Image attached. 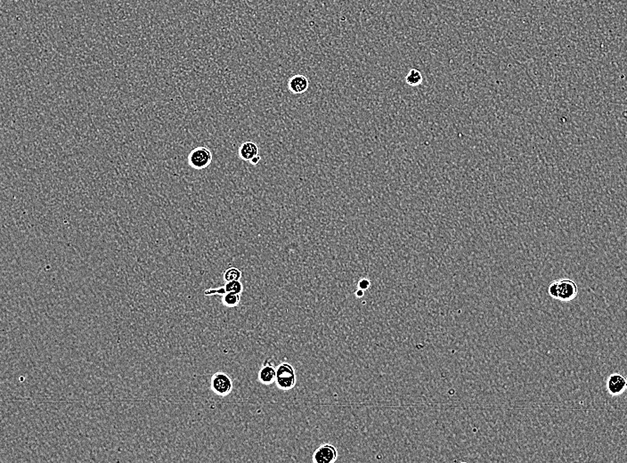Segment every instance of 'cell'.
Wrapping results in <instances>:
<instances>
[{"label":"cell","instance_id":"9c48e42d","mask_svg":"<svg viewBox=\"0 0 627 463\" xmlns=\"http://www.w3.org/2000/svg\"><path fill=\"white\" fill-rule=\"evenodd\" d=\"M309 80L306 76L301 74L292 76L289 79L288 88L294 95H301L308 89Z\"/></svg>","mask_w":627,"mask_h":463},{"label":"cell","instance_id":"9a60e30c","mask_svg":"<svg viewBox=\"0 0 627 463\" xmlns=\"http://www.w3.org/2000/svg\"><path fill=\"white\" fill-rule=\"evenodd\" d=\"M357 286H358L359 289H362V290H364V291H366V290H368V289L370 288V286H371V282H370V280L367 279V278H363V279H361V280L358 282Z\"/></svg>","mask_w":627,"mask_h":463},{"label":"cell","instance_id":"2e32d148","mask_svg":"<svg viewBox=\"0 0 627 463\" xmlns=\"http://www.w3.org/2000/svg\"><path fill=\"white\" fill-rule=\"evenodd\" d=\"M260 161H261V157H260V155H259L255 156L254 158L252 159V160H250V162H250L253 166H256L260 163Z\"/></svg>","mask_w":627,"mask_h":463},{"label":"cell","instance_id":"8fae6325","mask_svg":"<svg viewBox=\"0 0 627 463\" xmlns=\"http://www.w3.org/2000/svg\"><path fill=\"white\" fill-rule=\"evenodd\" d=\"M242 295L237 292H229L222 296V303L227 307H235L240 304Z\"/></svg>","mask_w":627,"mask_h":463},{"label":"cell","instance_id":"e0dca14e","mask_svg":"<svg viewBox=\"0 0 627 463\" xmlns=\"http://www.w3.org/2000/svg\"><path fill=\"white\" fill-rule=\"evenodd\" d=\"M364 291H364V290H362V289H359V288H358L357 291H356V292H355V294H356V296H357V298H363L364 295Z\"/></svg>","mask_w":627,"mask_h":463},{"label":"cell","instance_id":"52a82bcc","mask_svg":"<svg viewBox=\"0 0 627 463\" xmlns=\"http://www.w3.org/2000/svg\"><path fill=\"white\" fill-rule=\"evenodd\" d=\"M243 291V285H242L241 281H230V282H226V284L223 286L218 288H211L208 289L204 291L205 296H224L229 292H237L242 294Z\"/></svg>","mask_w":627,"mask_h":463},{"label":"cell","instance_id":"3957f363","mask_svg":"<svg viewBox=\"0 0 627 463\" xmlns=\"http://www.w3.org/2000/svg\"><path fill=\"white\" fill-rule=\"evenodd\" d=\"M210 387L216 395H220V396H226V395H229L233 390L234 383H233L232 378H230L229 375H227L223 372H217L216 374H213L211 377Z\"/></svg>","mask_w":627,"mask_h":463},{"label":"cell","instance_id":"6da1fadb","mask_svg":"<svg viewBox=\"0 0 627 463\" xmlns=\"http://www.w3.org/2000/svg\"><path fill=\"white\" fill-rule=\"evenodd\" d=\"M297 383V376L292 363H281L276 366L275 384L280 390L289 391L294 388Z\"/></svg>","mask_w":627,"mask_h":463},{"label":"cell","instance_id":"ba28073f","mask_svg":"<svg viewBox=\"0 0 627 463\" xmlns=\"http://www.w3.org/2000/svg\"><path fill=\"white\" fill-rule=\"evenodd\" d=\"M607 388L610 395H621L626 388V380L621 374H612L609 376V380H608Z\"/></svg>","mask_w":627,"mask_h":463},{"label":"cell","instance_id":"4fadbf2b","mask_svg":"<svg viewBox=\"0 0 627 463\" xmlns=\"http://www.w3.org/2000/svg\"><path fill=\"white\" fill-rule=\"evenodd\" d=\"M241 278H242V271L234 266L227 268L224 273V279L226 282L240 281Z\"/></svg>","mask_w":627,"mask_h":463},{"label":"cell","instance_id":"8992f818","mask_svg":"<svg viewBox=\"0 0 627 463\" xmlns=\"http://www.w3.org/2000/svg\"><path fill=\"white\" fill-rule=\"evenodd\" d=\"M276 366L272 358H267L264 361L262 366L259 372V381L263 385H271L275 382Z\"/></svg>","mask_w":627,"mask_h":463},{"label":"cell","instance_id":"7a4b0ae2","mask_svg":"<svg viewBox=\"0 0 627 463\" xmlns=\"http://www.w3.org/2000/svg\"><path fill=\"white\" fill-rule=\"evenodd\" d=\"M212 159V152L209 148L199 146L190 151L188 155V164L194 169L202 170L211 164Z\"/></svg>","mask_w":627,"mask_h":463},{"label":"cell","instance_id":"30bf717a","mask_svg":"<svg viewBox=\"0 0 627 463\" xmlns=\"http://www.w3.org/2000/svg\"><path fill=\"white\" fill-rule=\"evenodd\" d=\"M259 151H260V148L256 143L252 142V141H247V142L242 143L239 148V157L242 159V161L250 162L252 159L259 155Z\"/></svg>","mask_w":627,"mask_h":463},{"label":"cell","instance_id":"5bb4252c","mask_svg":"<svg viewBox=\"0 0 627 463\" xmlns=\"http://www.w3.org/2000/svg\"><path fill=\"white\" fill-rule=\"evenodd\" d=\"M548 293L552 297V298L558 299V294H559V281H554L552 284L549 285L548 288Z\"/></svg>","mask_w":627,"mask_h":463},{"label":"cell","instance_id":"7c38bea8","mask_svg":"<svg viewBox=\"0 0 627 463\" xmlns=\"http://www.w3.org/2000/svg\"><path fill=\"white\" fill-rule=\"evenodd\" d=\"M422 79H422V73L420 72V71L416 69H411L405 78V81L409 86H417L421 85Z\"/></svg>","mask_w":627,"mask_h":463},{"label":"cell","instance_id":"5b68a950","mask_svg":"<svg viewBox=\"0 0 627 463\" xmlns=\"http://www.w3.org/2000/svg\"><path fill=\"white\" fill-rule=\"evenodd\" d=\"M559 281V294L558 299L560 301L568 302L573 300L577 296V285L573 280L560 279Z\"/></svg>","mask_w":627,"mask_h":463},{"label":"cell","instance_id":"ac0fdd59","mask_svg":"<svg viewBox=\"0 0 627 463\" xmlns=\"http://www.w3.org/2000/svg\"><path fill=\"white\" fill-rule=\"evenodd\" d=\"M626 388H627V381H626Z\"/></svg>","mask_w":627,"mask_h":463},{"label":"cell","instance_id":"277c9868","mask_svg":"<svg viewBox=\"0 0 627 463\" xmlns=\"http://www.w3.org/2000/svg\"><path fill=\"white\" fill-rule=\"evenodd\" d=\"M338 450L334 445L325 443L318 447L312 456L314 463H332L338 458Z\"/></svg>","mask_w":627,"mask_h":463}]
</instances>
